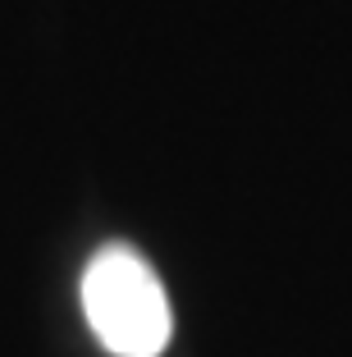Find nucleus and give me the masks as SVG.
<instances>
[{
  "label": "nucleus",
  "mask_w": 352,
  "mask_h": 357,
  "mask_svg": "<svg viewBox=\"0 0 352 357\" xmlns=\"http://www.w3.org/2000/svg\"><path fill=\"white\" fill-rule=\"evenodd\" d=\"M83 312L114 357H160L169 344V303L155 271L128 248H105L83 275Z\"/></svg>",
  "instance_id": "obj_1"
}]
</instances>
